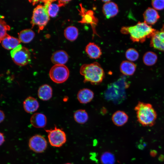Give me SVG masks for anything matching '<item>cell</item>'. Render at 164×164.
Instances as JSON below:
<instances>
[{
    "instance_id": "2e32d148",
    "label": "cell",
    "mask_w": 164,
    "mask_h": 164,
    "mask_svg": "<svg viewBox=\"0 0 164 164\" xmlns=\"http://www.w3.org/2000/svg\"><path fill=\"white\" fill-rule=\"evenodd\" d=\"M77 98L82 104H87L91 101L94 97V93L91 90L83 88L80 90L77 94Z\"/></svg>"
},
{
    "instance_id": "7c38bea8",
    "label": "cell",
    "mask_w": 164,
    "mask_h": 164,
    "mask_svg": "<svg viewBox=\"0 0 164 164\" xmlns=\"http://www.w3.org/2000/svg\"><path fill=\"white\" fill-rule=\"evenodd\" d=\"M102 11L106 17L109 19L115 16L117 14L118 8L117 4L111 1L104 4Z\"/></svg>"
},
{
    "instance_id": "5b68a950",
    "label": "cell",
    "mask_w": 164,
    "mask_h": 164,
    "mask_svg": "<svg viewBox=\"0 0 164 164\" xmlns=\"http://www.w3.org/2000/svg\"><path fill=\"white\" fill-rule=\"evenodd\" d=\"M11 55L14 62L19 66L26 65L31 61L29 51L21 44L11 50Z\"/></svg>"
},
{
    "instance_id": "3957f363",
    "label": "cell",
    "mask_w": 164,
    "mask_h": 164,
    "mask_svg": "<svg viewBox=\"0 0 164 164\" xmlns=\"http://www.w3.org/2000/svg\"><path fill=\"white\" fill-rule=\"evenodd\" d=\"M138 121L144 126H152L155 124L157 114L150 103L139 101L135 107Z\"/></svg>"
},
{
    "instance_id": "8fae6325",
    "label": "cell",
    "mask_w": 164,
    "mask_h": 164,
    "mask_svg": "<svg viewBox=\"0 0 164 164\" xmlns=\"http://www.w3.org/2000/svg\"><path fill=\"white\" fill-rule=\"evenodd\" d=\"M144 22L147 24L153 25L155 24L160 18V16L156 10L149 7L143 14Z\"/></svg>"
},
{
    "instance_id": "ba28073f",
    "label": "cell",
    "mask_w": 164,
    "mask_h": 164,
    "mask_svg": "<svg viewBox=\"0 0 164 164\" xmlns=\"http://www.w3.org/2000/svg\"><path fill=\"white\" fill-rule=\"evenodd\" d=\"M29 146L30 149L35 152L42 153L46 149L47 143L45 138L42 135H35L29 139Z\"/></svg>"
},
{
    "instance_id": "7a4b0ae2",
    "label": "cell",
    "mask_w": 164,
    "mask_h": 164,
    "mask_svg": "<svg viewBox=\"0 0 164 164\" xmlns=\"http://www.w3.org/2000/svg\"><path fill=\"white\" fill-rule=\"evenodd\" d=\"M80 72L84 77V83L90 82L92 84L101 83L105 77L103 69L97 62L84 64L80 68Z\"/></svg>"
},
{
    "instance_id": "7402d4cb",
    "label": "cell",
    "mask_w": 164,
    "mask_h": 164,
    "mask_svg": "<svg viewBox=\"0 0 164 164\" xmlns=\"http://www.w3.org/2000/svg\"><path fill=\"white\" fill-rule=\"evenodd\" d=\"M54 0H45L44 6L47 10L50 16L52 17H56L58 12L59 7L58 4L53 2Z\"/></svg>"
},
{
    "instance_id": "d6a6232c",
    "label": "cell",
    "mask_w": 164,
    "mask_h": 164,
    "mask_svg": "<svg viewBox=\"0 0 164 164\" xmlns=\"http://www.w3.org/2000/svg\"><path fill=\"white\" fill-rule=\"evenodd\" d=\"M5 118V115L4 112L0 110V123L3 121Z\"/></svg>"
},
{
    "instance_id": "30bf717a",
    "label": "cell",
    "mask_w": 164,
    "mask_h": 164,
    "mask_svg": "<svg viewBox=\"0 0 164 164\" xmlns=\"http://www.w3.org/2000/svg\"><path fill=\"white\" fill-rule=\"evenodd\" d=\"M80 6V14L82 18L79 22L81 23L90 24L92 27L93 31H95V28L98 22V20L95 17L93 12L91 10L86 12L84 9L83 8L81 5Z\"/></svg>"
},
{
    "instance_id": "8d00e7d4",
    "label": "cell",
    "mask_w": 164,
    "mask_h": 164,
    "mask_svg": "<svg viewBox=\"0 0 164 164\" xmlns=\"http://www.w3.org/2000/svg\"><path fill=\"white\" fill-rule=\"evenodd\" d=\"M102 1L105 3L109 2L111 1L110 0H102Z\"/></svg>"
},
{
    "instance_id": "d4e9b609",
    "label": "cell",
    "mask_w": 164,
    "mask_h": 164,
    "mask_svg": "<svg viewBox=\"0 0 164 164\" xmlns=\"http://www.w3.org/2000/svg\"><path fill=\"white\" fill-rule=\"evenodd\" d=\"M73 117L75 121L80 124L85 123L88 119L87 113L85 110L83 109L76 111L74 114Z\"/></svg>"
},
{
    "instance_id": "ffe728a7",
    "label": "cell",
    "mask_w": 164,
    "mask_h": 164,
    "mask_svg": "<svg viewBox=\"0 0 164 164\" xmlns=\"http://www.w3.org/2000/svg\"><path fill=\"white\" fill-rule=\"evenodd\" d=\"M53 90L52 87L48 84H45L40 86L38 91V95L41 100L47 101L52 97Z\"/></svg>"
},
{
    "instance_id": "4fadbf2b",
    "label": "cell",
    "mask_w": 164,
    "mask_h": 164,
    "mask_svg": "<svg viewBox=\"0 0 164 164\" xmlns=\"http://www.w3.org/2000/svg\"><path fill=\"white\" fill-rule=\"evenodd\" d=\"M68 58V55L65 51L59 50L53 54L51 60L54 65H64L67 62Z\"/></svg>"
},
{
    "instance_id": "52a82bcc",
    "label": "cell",
    "mask_w": 164,
    "mask_h": 164,
    "mask_svg": "<svg viewBox=\"0 0 164 164\" xmlns=\"http://www.w3.org/2000/svg\"><path fill=\"white\" fill-rule=\"evenodd\" d=\"M69 71L64 65H54L50 69L49 76L51 79L57 84L63 83L68 79Z\"/></svg>"
},
{
    "instance_id": "4dcf8cb0",
    "label": "cell",
    "mask_w": 164,
    "mask_h": 164,
    "mask_svg": "<svg viewBox=\"0 0 164 164\" xmlns=\"http://www.w3.org/2000/svg\"><path fill=\"white\" fill-rule=\"evenodd\" d=\"M70 0H60L58 2V5L60 7L64 6V5L68 3Z\"/></svg>"
},
{
    "instance_id": "ac0fdd59",
    "label": "cell",
    "mask_w": 164,
    "mask_h": 164,
    "mask_svg": "<svg viewBox=\"0 0 164 164\" xmlns=\"http://www.w3.org/2000/svg\"><path fill=\"white\" fill-rule=\"evenodd\" d=\"M85 50L89 57L92 59H98L102 54L100 48L94 43H89L86 46Z\"/></svg>"
},
{
    "instance_id": "9c48e42d",
    "label": "cell",
    "mask_w": 164,
    "mask_h": 164,
    "mask_svg": "<svg viewBox=\"0 0 164 164\" xmlns=\"http://www.w3.org/2000/svg\"><path fill=\"white\" fill-rule=\"evenodd\" d=\"M150 46L160 50L164 51V25L160 31H156L151 37Z\"/></svg>"
},
{
    "instance_id": "e575fe53",
    "label": "cell",
    "mask_w": 164,
    "mask_h": 164,
    "mask_svg": "<svg viewBox=\"0 0 164 164\" xmlns=\"http://www.w3.org/2000/svg\"><path fill=\"white\" fill-rule=\"evenodd\" d=\"M40 1H39L37 0H33V1H30V2L32 3L33 5H34L37 3H38V2Z\"/></svg>"
},
{
    "instance_id": "cb8c5ba5",
    "label": "cell",
    "mask_w": 164,
    "mask_h": 164,
    "mask_svg": "<svg viewBox=\"0 0 164 164\" xmlns=\"http://www.w3.org/2000/svg\"><path fill=\"white\" fill-rule=\"evenodd\" d=\"M78 35V29L74 26H68L64 30V35L65 37L70 41H73L76 40Z\"/></svg>"
},
{
    "instance_id": "83f0119b",
    "label": "cell",
    "mask_w": 164,
    "mask_h": 164,
    "mask_svg": "<svg viewBox=\"0 0 164 164\" xmlns=\"http://www.w3.org/2000/svg\"><path fill=\"white\" fill-rule=\"evenodd\" d=\"M10 26L5 20L0 17V43L8 34L7 32L10 29Z\"/></svg>"
},
{
    "instance_id": "f546056e",
    "label": "cell",
    "mask_w": 164,
    "mask_h": 164,
    "mask_svg": "<svg viewBox=\"0 0 164 164\" xmlns=\"http://www.w3.org/2000/svg\"><path fill=\"white\" fill-rule=\"evenodd\" d=\"M152 5L155 10H163L164 9V0H152Z\"/></svg>"
},
{
    "instance_id": "d590c367",
    "label": "cell",
    "mask_w": 164,
    "mask_h": 164,
    "mask_svg": "<svg viewBox=\"0 0 164 164\" xmlns=\"http://www.w3.org/2000/svg\"><path fill=\"white\" fill-rule=\"evenodd\" d=\"M164 159V156L163 155H161L159 157V160L160 161H163Z\"/></svg>"
},
{
    "instance_id": "d6986e66",
    "label": "cell",
    "mask_w": 164,
    "mask_h": 164,
    "mask_svg": "<svg viewBox=\"0 0 164 164\" xmlns=\"http://www.w3.org/2000/svg\"><path fill=\"white\" fill-rule=\"evenodd\" d=\"M136 65L132 62L128 61H123L120 65V70L124 75L131 76L135 72L136 69Z\"/></svg>"
},
{
    "instance_id": "836d02e7",
    "label": "cell",
    "mask_w": 164,
    "mask_h": 164,
    "mask_svg": "<svg viewBox=\"0 0 164 164\" xmlns=\"http://www.w3.org/2000/svg\"><path fill=\"white\" fill-rule=\"evenodd\" d=\"M150 154L152 157H155L157 154V152L156 150H152L150 152Z\"/></svg>"
},
{
    "instance_id": "5bb4252c",
    "label": "cell",
    "mask_w": 164,
    "mask_h": 164,
    "mask_svg": "<svg viewBox=\"0 0 164 164\" xmlns=\"http://www.w3.org/2000/svg\"><path fill=\"white\" fill-rule=\"evenodd\" d=\"M31 123L36 128H43L45 127L47 123V118L43 114L36 113L33 114L30 119Z\"/></svg>"
},
{
    "instance_id": "8992f818",
    "label": "cell",
    "mask_w": 164,
    "mask_h": 164,
    "mask_svg": "<svg viewBox=\"0 0 164 164\" xmlns=\"http://www.w3.org/2000/svg\"><path fill=\"white\" fill-rule=\"evenodd\" d=\"M48 134L49 142L53 147H60L67 141L66 135L65 132L56 126L53 129H45Z\"/></svg>"
},
{
    "instance_id": "44dd1931",
    "label": "cell",
    "mask_w": 164,
    "mask_h": 164,
    "mask_svg": "<svg viewBox=\"0 0 164 164\" xmlns=\"http://www.w3.org/2000/svg\"><path fill=\"white\" fill-rule=\"evenodd\" d=\"M20 43L19 40L8 34L2 41V45L5 49L13 50L19 45Z\"/></svg>"
},
{
    "instance_id": "74e56055",
    "label": "cell",
    "mask_w": 164,
    "mask_h": 164,
    "mask_svg": "<svg viewBox=\"0 0 164 164\" xmlns=\"http://www.w3.org/2000/svg\"><path fill=\"white\" fill-rule=\"evenodd\" d=\"M64 164H73L72 163H66Z\"/></svg>"
},
{
    "instance_id": "277c9868",
    "label": "cell",
    "mask_w": 164,
    "mask_h": 164,
    "mask_svg": "<svg viewBox=\"0 0 164 164\" xmlns=\"http://www.w3.org/2000/svg\"><path fill=\"white\" fill-rule=\"evenodd\" d=\"M49 19L47 10L44 6L39 5L33 10L31 23L32 27L38 26L39 31L44 29Z\"/></svg>"
},
{
    "instance_id": "1f68e13d",
    "label": "cell",
    "mask_w": 164,
    "mask_h": 164,
    "mask_svg": "<svg viewBox=\"0 0 164 164\" xmlns=\"http://www.w3.org/2000/svg\"><path fill=\"white\" fill-rule=\"evenodd\" d=\"M5 141V137L4 134L0 132V146H1Z\"/></svg>"
},
{
    "instance_id": "f1b7e54d",
    "label": "cell",
    "mask_w": 164,
    "mask_h": 164,
    "mask_svg": "<svg viewBox=\"0 0 164 164\" xmlns=\"http://www.w3.org/2000/svg\"><path fill=\"white\" fill-rule=\"evenodd\" d=\"M125 56L126 58L130 61L136 60L139 57V54L138 51L133 48H129L125 52Z\"/></svg>"
},
{
    "instance_id": "4316f807",
    "label": "cell",
    "mask_w": 164,
    "mask_h": 164,
    "mask_svg": "<svg viewBox=\"0 0 164 164\" xmlns=\"http://www.w3.org/2000/svg\"><path fill=\"white\" fill-rule=\"evenodd\" d=\"M101 161L103 164H114L115 158L111 153L106 152L101 155Z\"/></svg>"
},
{
    "instance_id": "603a6c76",
    "label": "cell",
    "mask_w": 164,
    "mask_h": 164,
    "mask_svg": "<svg viewBox=\"0 0 164 164\" xmlns=\"http://www.w3.org/2000/svg\"><path fill=\"white\" fill-rule=\"evenodd\" d=\"M34 32L30 29H26L21 31L19 34V39L20 42L28 43L31 42L35 36Z\"/></svg>"
},
{
    "instance_id": "484cf974",
    "label": "cell",
    "mask_w": 164,
    "mask_h": 164,
    "mask_svg": "<svg viewBox=\"0 0 164 164\" xmlns=\"http://www.w3.org/2000/svg\"><path fill=\"white\" fill-rule=\"evenodd\" d=\"M157 59V56L155 53L152 51H148L144 54L143 60L145 65L152 66L156 63Z\"/></svg>"
},
{
    "instance_id": "6da1fadb",
    "label": "cell",
    "mask_w": 164,
    "mask_h": 164,
    "mask_svg": "<svg viewBox=\"0 0 164 164\" xmlns=\"http://www.w3.org/2000/svg\"><path fill=\"white\" fill-rule=\"evenodd\" d=\"M156 30L145 22H139L136 25L130 26H123L121 32L129 34L133 42L143 43L147 38L151 37Z\"/></svg>"
},
{
    "instance_id": "9a60e30c",
    "label": "cell",
    "mask_w": 164,
    "mask_h": 164,
    "mask_svg": "<svg viewBox=\"0 0 164 164\" xmlns=\"http://www.w3.org/2000/svg\"><path fill=\"white\" fill-rule=\"evenodd\" d=\"M23 107L25 111L28 113L36 111L39 107L38 101L35 98L29 96L26 98L23 102Z\"/></svg>"
},
{
    "instance_id": "e0dca14e",
    "label": "cell",
    "mask_w": 164,
    "mask_h": 164,
    "mask_svg": "<svg viewBox=\"0 0 164 164\" xmlns=\"http://www.w3.org/2000/svg\"><path fill=\"white\" fill-rule=\"evenodd\" d=\"M128 117L124 111H118L112 115V120L113 122L117 126H121L126 124L128 121Z\"/></svg>"
}]
</instances>
